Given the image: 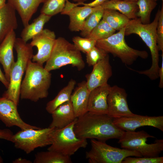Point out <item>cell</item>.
Here are the masks:
<instances>
[{
	"label": "cell",
	"mask_w": 163,
	"mask_h": 163,
	"mask_svg": "<svg viewBox=\"0 0 163 163\" xmlns=\"http://www.w3.org/2000/svg\"><path fill=\"white\" fill-rule=\"evenodd\" d=\"M114 124L124 131H133L141 126H149L163 131V116H149L136 114L113 119Z\"/></svg>",
	"instance_id": "4fadbf2b"
},
{
	"label": "cell",
	"mask_w": 163,
	"mask_h": 163,
	"mask_svg": "<svg viewBox=\"0 0 163 163\" xmlns=\"http://www.w3.org/2000/svg\"><path fill=\"white\" fill-rule=\"evenodd\" d=\"M25 75L21 83L20 97L21 99L36 102L46 97L48 95L51 79V74L43 65L33 62L28 63Z\"/></svg>",
	"instance_id": "3957f363"
},
{
	"label": "cell",
	"mask_w": 163,
	"mask_h": 163,
	"mask_svg": "<svg viewBox=\"0 0 163 163\" xmlns=\"http://www.w3.org/2000/svg\"><path fill=\"white\" fill-rule=\"evenodd\" d=\"M156 2L154 0H138L136 2L138 7L136 16L142 24L150 23L151 13L157 5Z\"/></svg>",
	"instance_id": "f1b7e54d"
},
{
	"label": "cell",
	"mask_w": 163,
	"mask_h": 163,
	"mask_svg": "<svg viewBox=\"0 0 163 163\" xmlns=\"http://www.w3.org/2000/svg\"><path fill=\"white\" fill-rule=\"evenodd\" d=\"M95 8V6H78L74 7L66 12L65 14L69 17V28L70 30L75 32L81 31L83 27L85 20Z\"/></svg>",
	"instance_id": "7402d4cb"
},
{
	"label": "cell",
	"mask_w": 163,
	"mask_h": 163,
	"mask_svg": "<svg viewBox=\"0 0 163 163\" xmlns=\"http://www.w3.org/2000/svg\"><path fill=\"white\" fill-rule=\"evenodd\" d=\"M73 44L80 52L86 54L95 46L97 41L88 37L75 36L72 38Z\"/></svg>",
	"instance_id": "1f68e13d"
},
{
	"label": "cell",
	"mask_w": 163,
	"mask_h": 163,
	"mask_svg": "<svg viewBox=\"0 0 163 163\" xmlns=\"http://www.w3.org/2000/svg\"><path fill=\"white\" fill-rule=\"evenodd\" d=\"M162 53L161 66V67H159L158 70V77L160 78L158 86L160 88H162L163 87V52Z\"/></svg>",
	"instance_id": "8d00e7d4"
},
{
	"label": "cell",
	"mask_w": 163,
	"mask_h": 163,
	"mask_svg": "<svg viewBox=\"0 0 163 163\" xmlns=\"http://www.w3.org/2000/svg\"><path fill=\"white\" fill-rule=\"evenodd\" d=\"M46 62L44 68L50 72L67 65H71L79 71L85 66L81 52L73 44L61 37L56 39L50 56Z\"/></svg>",
	"instance_id": "5b68a950"
},
{
	"label": "cell",
	"mask_w": 163,
	"mask_h": 163,
	"mask_svg": "<svg viewBox=\"0 0 163 163\" xmlns=\"http://www.w3.org/2000/svg\"><path fill=\"white\" fill-rule=\"evenodd\" d=\"M149 138L155 137L143 130L138 132L124 131L118 142L122 149L136 151L142 157H158L163 150V140L157 139L154 143L149 144L146 142Z\"/></svg>",
	"instance_id": "52a82bcc"
},
{
	"label": "cell",
	"mask_w": 163,
	"mask_h": 163,
	"mask_svg": "<svg viewBox=\"0 0 163 163\" xmlns=\"http://www.w3.org/2000/svg\"><path fill=\"white\" fill-rule=\"evenodd\" d=\"M102 19L116 30L125 27L130 20L117 11L110 9H104Z\"/></svg>",
	"instance_id": "484cf974"
},
{
	"label": "cell",
	"mask_w": 163,
	"mask_h": 163,
	"mask_svg": "<svg viewBox=\"0 0 163 163\" xmlns=\"http://www.w3.org/2000/svg\"><path fill=\"white\" fill-rule=\"evenodd\" d=\"M16 38L14 30L11 31L0 44V62L2 64L5 77L9 82L11 68L15 61L13 49Z\"/></svg>",
	"instance_id": "e0dca14e"
},
{
	"label": "cell",
	"mask_w": 163,
	"mask_h": 163,
	"mask_svg": "<svg viewBox=\"0 0 163 163\" xmlns=\"http://www.w3.org/2000/svg\"><path fill=\"white\" fill-rule=\"evenodd\" d=\"M6 4V0H0V9L3 7Z\"/></svg>",
	"instance_id": "60d3db41"
},
{
	"label": "cell",
	"mask_w": 163,
	"mask_h": 163,
	"mask_svg": "<svg viewBox=\"0 0 163 163\" xmlns=\"http://www.w3.org/2000/svg\"><path fill=\"white\" fill-rule=\"evenodd\" d=\"M90 92L86 81H83L78 84L72 93L70 101L76 118L83 115L88 112Z\"/></svg>",
	"instance_id": "ac0fdd59"
},
{
	"label": "cell",
	"mask_w": 163,
	"mask_h": 163,
	"mask_svg": "<svg viewBox=\"0 0 163 163\" xmlns=\"http://www.w3.org/2000/svg\"><path fill=\"white\" fill-rule=\"evenodd\" d=\"M77 118L65 127L55 129L53 134L52 143L48 150L70 156L80 149L86 147L88 145L87 139L77 137L74 130Z\"/></svg>",
	"instance_id": "9c48e42d"
},
{
	"label": "cell",
	"mask_w": 163,
	"mask_h": 163,
	"mask_svg": "<svg viewBox=\"0 0 163 163\" xmlns=\"http://www.w3.org/2000/svg\"><path fill=\"white\" fill-rule=\"evenodd\" d=\"M104 9L101 5L95 6V8L86 18L83 27L80 31L81 35L87 37L92 30L102 19Z\"/></svg>",
	"instance_id": "83f0119b"
},
{
	"label": "cell",
	"mask_w": 163,
	"mask_h": 163,
	"mask_svg": "<svg viewBox=\"0 0 163 163\" xmlns=\"http://www.w3.org/2000/svg\"><path fill=\"white\" fill-rule=\"evenodd\" d=\"M52 17L40 13V14L31 24L24 27L21 34V37L25 42H27L37 35L43 30L45 24Z\"/></svg>",
	"instance_id": "cb8c5ba5"
},
{
	"label": "cell",
	"mask_w": 163,
	"mask_h": 163,
	"mask_svg": "<svg viewBox=\"0 0 163 163\" xmlns=\"http://www.w3.org/2000/svg\"><path fill=\"white\" fill-rule=\"evenodd\" d=\"M67 0H46L42 8L40 13L52 17L63 11Z\"/></svg>",
	"instance_id": "4dcf8cb0"
},
{
	"label": "cell",
	"mask_w": 163,
	"mask_h": 163,
	"mask_svg": "<svg viewBox=\"0 0 163 163\" xmlns=\"http://www.w3.org/2000/svg\"><path fill=\"white\" fill-rule=\"evenodd\" d=\"M0 81L7 88H8L9 82L6 79L5 75L3 74L0 68Z\"/></svg>",
	"instance_id": "f35d334b"
},
{
	"label": "cell",
	"mask_w": 163,
	"mask_h": 163,
	"mask_svg": "<svg viewBox=\"0 0 163 163\" xmlns=\"http://www.w3.org/2000/svg\"><path fill=\"white\" fill-rule=\"evenodd\" d=\"M14 48L17 53V60L11 68L9 85L2 97L12 101L18 106L22 78L34 55L33 47L21 38H16Z\"/></svg>",
	"instance_id": "277c9868"
},
{
	"label": "cell",
	"mask_w": 163,
	"mask_h": 163,
	"mask_svg": "<svg viewBox=\"0 0 163 163\" xmlns=\"http://www.w3.org/2000/svg\"><path fill=\"white\" fill-rule=\"evenodd\" d=\"M116 31L107 22L102 19L87 37L97 41L107 38L115 33Z\"/></svg>",
	"instance_id": "f546056e"
},
{
	"label": "cell",
	"mask_w": 163,
	"mask_h": 163,
	"mask_svg": "<svg viewBox=\"0 0 163 163\" xmlns=\"http://www.w3.org/2000/svg\"><path fill=\"white\" fill-rule=\"evenodd\" d=\"M104 9L118 11L130 20L137 18L138 7L136 2L125 0H108L101 5Z\"/></svg>",
	"instance_id": "603a6c76"
},
{
	"label": "cell",
	"mask_w": 163,
	"mask_h": 163,
	"mask_svg": "<svg viewBox=\"0 0 163 163\" xmlns=\"http://www.w3.org/2000/svg\"><path fill=\"white\" fill-rule=\"evenodd\" d=\"M156 41L159 51L163 52V4L160 10L156 29Z\"/></svg>",
	"instance_id": "e575fe53"
},
{
	"label": "cell",
	"mask_w": 163,
	"mask_h": 163,
	"mask_svg": "<svg viewBox=\"0 0 163 163\" xmlns=\"http://www.w3.org/2000/svg\"><path fill=\"white\" fill-rule=\"evenodd\" d=\"M17 106L10 99L3 97H0V120L6 126H17L21 130L41 128L25 122L18 112Z\"/></svg>",
	"instance_id": "5bb4252c"
},
{
	"label": "cell",
	"mask_w": 163,
	"mask_h": 163,
	"mask_svg": "<svg viewBox=\"0 0 163 163\" xmlns=\"http://www.w3.org/2000/svg\"><path fill=\"white\" fill-rule=\"evenodd\" d=\"M75 2H84L87 0H72Z\"/></svg>",
	"instance_id": "b9f144b4"
},
{
	"label": "cell",
	"mask_w": 163,
	"mask_h": 163,
	"mask_svg": "<svg viewBox=\"0 0 163 163\" xmlns=\"http://www.w3.org/2000/svg\"><path fill=\"white\" fill-rule=\"evenodd\" d=\"M110 87L107 83L90 91L88 112L96 114H108L107 97Z\"/></svg>",
	"instance_id": "2e32d148"
},
{
	"label": "cell",
	"mask_w": 163,
	"mask_h": 163,
	"mask_svg": "<svg viewBox=\"0 0 163 163\" xmlns=\"http://www.w3.org/2000/svg\"><path fill=\"white\" fill-rule=\"evenodd\" d=\"M154 0L155 1H157L158 0ZM162 0V1H163V0Z\"/></svg>",
	"instance_id": "ee69618b"
},
{
	"label": "cell",
	"mask_w": 163,
	"mask_h": 163,
	"mask_svg": "<svg viewBox=\"0 0 163 163\" xmlns=\"http://www.w3.org/2000/svg\"><path fill=\"white\" fill-rule=\"evenodd\" d=\"M13 132L8 129H0V139L11 142L13 135ZM2 159L0 157V163L2 162Z\"/></svg>",
	"instance_id": "d590c367"
},
{
	"label": "cell",
	"mask_w": 163,
	"mask_h": 163,
	"mask_svg": "<svg viewBox=\"0 0 163 163\" xmlns=\"http://www.w3.org/2000/svg\"><path fill=\"white\" fill-rule=\"evenodd\" d=\"M55 129L49 127L21 130L13 134L11 142L16 148L29 154L37 148L51 145Z\"/></svg>",
	"instance_id": "30bf717a"
},
{
	"label": "cell",
	"mask_w": 163,
	"mask_h": 163,
	"mask_svg": "<svg viewBox=\"0 0 163 163\" xmlns=\"http://www.w3.org/2000/svg\"><path fill=\"white\" fill-rule=\"evenodd\" d=\"M13 163H32V162L26 159H22L21 158H20L18 159H15L13 161Z\"/></svg>",
	"instance_id": "ab89813d"
},
{
	"label": "cell",
	"mask_w": 163,
	"mask_h": 163,
	"mask_svg": "<svg viewBox=\"0 0 163 163\" xmlns=\"http://www.w3.org/2000/svg\"><path fill=\"white\" fill-rule=\"evenodd\" d=\"M76 84L75 81L71 79L67 85L62 89L56 96L46 104V109L51 114L59 106L70 100L73 91Z\"/></svg>",
	"instance_id": "d4e9b609"
},
{
	"label": "cell",
	"mask_w": 163,
	"mask_h": 163,
	"mask_svg": "<svg viewBox=\"0 0 163 163\" xmlns=\"http://www.w3.org/2000/svg\"><path fill=\"white\" fill-rule=\"evenodd\" d=\"M108 0H94L93 2L88 3H85L84 2L82 4L84 6L94 7L97 6L101 5L103 3Z\"/></svg>",
	"instance_id": "74e56055"
},
{
	"label": "cell",
	"mask_w": 163,
	"mask_h": 163,
	"mask_svg": "<svg viewBox=\"0 0 163 163\" xmlns=\"http://www.w3.org/2000/svg\"><path fill=\"white\" fill-rule=\"evenodd\" d=\"M56 39L55 32L47 29L33 37L30 43L33 47L36 46L38 51L33 55L32 61L43 66L50 56Z\"/></svg>",
	"instance_id": "7c38bea8"
},
{
	"label": "cell",
	"mask_w": 163,
	"mask_h": 163,
	"mask_svg": "<svg viewBox=\"0 0 163 163\" xmlns=\"http://www.w3.org/2000/svg\"><path fill=\"white\" fill-rule=\"evenodd\" d=\"M91 149L86 152V158L90 163H122L129 156L142 157L138 152L111 146L105 142L92 139Z\"/></svg>",
	"instance_id": "ba28073f"
},
{
	"label": "cell",
	"mask_w": 163,
	"mask_h": 163,
	"mask_svg": "<svg viewBox=\"0 0 163 163\" xmlns=\"http://www.w3.org/2000/svg\"><path fill=\"white\" fill-rule=\"evenodd\" d=\"M52 120L49 127L56 129L62 128L76 118L70 100L61 105L51 113Z\"/></svg>",
	"instance_id": "d6986e66"
},
{
	"label": "cell",
	"mask_w": 163,
	"mask_h": 163,
	"mask_svg": "<svg viewBox=\"0 0 163 163\" xmlns=\"http://www.w3.org/2000/svg\"><path fill=\"white\" fill-rule=\"evenodd\" d=\"M112 75V68L108 54L93 66L92 72L86 75L88 89L91 91L95 88L107 84Z\"/></svg>",
	"instance_id": "9a60e30c"
},
{
	"label": "cell",
	"mask_w": 163,
	"mask_h": 163,
	"mask_svg": "<svg viewBox=\"0 0 163 163\" xmlns=\"http://www.w3.org/2000/svg\"><path fill=\"white\" fill-rule=\"evenodd\" d=\"M15 11L8 2L0 9V44L11 31L18 27Z\"/></svg>",
	"instance_id": "44dd1931"
},
{
	"label": "cell",
	"mask_w": 163,
	"mask_h": 163,
	"mask_svg": "<svg viewBox=\"0 0 163 163\" xmlns=\"http://www.w3.org/2000/svg\"><path fill=\"white\" fill-rule=\"evenodd\" d=\"M86 54L87 63L89 66H93L104 58L108 53L95 46Z\"/></svg>",
	"instance_id": "d6a6232c"
},
{
	"label": "cell",
	"mask_w": 163,
	"mask_h": 163,
	"mask_svg": "<svg viewBox=\"0 0 163 163\" xmlns=\"http://www.w3.org/2000/svg\"><path fill=\"white\" fill-rule=\"evenodd\" d=\"M8 3L19 14L25 27L29 24L39 5L46 0H7Z\"/></svg>",
	"instance_id": "ffe728a7"
},
{
	"label": "cell",
	"mask_w": 163,
	"mask_h": 163,
	"mask_svg": "<svg viewBox=\"0 0 163 163\" xmlns=\"http://www.w3.org/2000/svg\"><path fill=\"white\" fill-rule=\"evenodd\" d=\"M125 0L136 2L138 0Z\"/></svg>",
	"instance_id": "7bdbcfd3"
},
{
	"label": "cell",
	"mask_w": 163,
	"mask_h": 163,
	"mask_svg": "<svg viewBox=\"0 0 163 163\" xmlns=\"http://www.w3.org/2000/svg\"><path fill=\"white\" fill-rule=\"evenodd\" d=\"M113 120L107 114L87 112L77 118L74 130L77 137L83 139H94L103 142L119 139L124 131L116 126Z\"/></svg>",
	"instance_id": "6da1fadb"
},
{
	"label": "cell",
	"mask_w": 163,
	"mask_h": 163,
	"mask_svg": "<svg viewBox=\"0 0 163 163\" xmlns=\"http://www.w3.org/2000/svg\"><path fill=\"white\" fill-rule=\"evenodd\" d=\"M34 163H71L70 156L50 150L37 152L35 155Z\"/></svg>",
	"instance_id": "4316f807"
},
{
	"label": "cell",
	"mask_w": 163,
	"mask_h": 163,
	"mask_svg": "<svg viewBox=\"0 0 163 163\" xmlns=\"http://www.w3.org/2000/svg\"><path fill=\"white\" fill-rule=\"evenodd\" d=\"M125 29L124 27L107 38L97 40L95 46L118 58L125 65L130 66L139 57L147 58L148 54L145 51L136 50L128 46L125 40Z\"/></svg>",
	"instance_id": "8992f818"
},
{
	"label": "cell",
	"mask_w": 163,
	"mask_h": 163,
	"mask_svg": "<svg viewBox=\"0 0 163 163\" xmlns=\"http://www.w3.org/2000/svg\"><path fill=\"white\" fill-rule=\"evenodd\" d=\"M159 11V9L152 22L143 24L139 18H137L130 20L125 29V36L132 34L137 35L149 49L152 60L150 68L145 70L139 71L134 70V71L147 76L152 80H156L158 78L159 51L157 45L156 31Z\"/></svg>",
	"instance_id": "7a4b0ae2"
},
{
	"label": "cell",
	"mask_w": 163,
	"mask_h": 163,
	"mask_svg": "<svg viewBox=\"0 0 163 163\" xmlns=\"http://www.w3.org/2000/svg\"><path fill=\"white\" fill-rule=\"evenodd\" d=\"M127 97L123 88L117 85L111 86L107 97V114L113 119L135 115L128 107Z\"/></svg>",
	"instance_id": "8fae6325"
},
{
	"label": "cell",
	"mask_w": 163,
	"mask_h": 163,
	"mask_svg": "<svg viewBox=\"0 0 163 163\" xmlns=\"http://www.w3.org/2000/svg\"><path fill=\"white\" fill-rule=\"evenodd\" d=\"M163 157H154L129 156L125 158L122 163H163Z\"/></svg>",
	"instance_id": "836d02e7"
}]
</instances>
